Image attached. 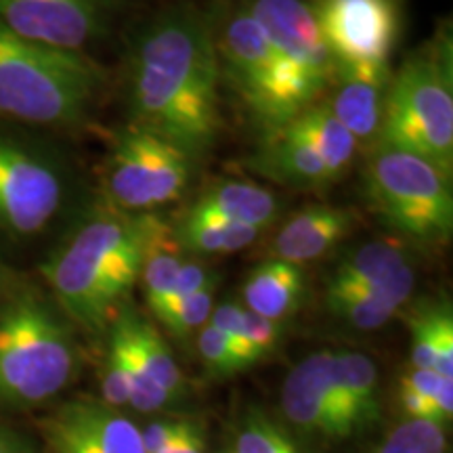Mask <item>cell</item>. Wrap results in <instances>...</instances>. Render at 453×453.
<instances>
[{"instance_id": "6da1fadb", "label": "cell", "mask_w": 453, "mask_h": 453, "mask_svg": "<svg viewBox=\"0 0 453 453\" xmlns=\"http://www.w3.org/2000/svg\"><path fill=\"white\" fill-rule=\"evenodd\" d=\"M220 67L212 17L177 4L147 19L128 53L127 99L130 127L156 134L202 162L217 145Z\"/></svg>"}, {"instance_id": "7a4b0ae2", "label": "cell", "mask_w": 453, "mask_h": 453, "mask_svg": "<svg viewBox=\"0 0 453 453\" xmlns=\"http://www.w3.org/2000/svg\"><path fill=\"white\" fill-rule=\"evenodd\" d=\"M157 219L107 208L78 225L44 260L41 273L70 319L88 332L110 324L139 280Z\"/></svg>"}, {"instance_id": "3957f363", "label": "cell", "mask_w": 453, "mask_h": 453, "mask_svg": "<svg viewBox=\"0 0 453 453\" xmlns=\"http://www.w3.org/2000/svg\"><path fill=\"white\" fill-rule=\"evenodd\" d=\"M101 82L88 57L30 42L0 24V116L70 127L84 120Z\"/></svg>"}, {"instance_id": "277c9868", "label": "cell", "mask_w": 453, "mask_h": 453, "mask_svg": "<svg viewBox=\"0 0 453 453\" xmlns=\"http://www.w3.org/2000/svg\"><path fill=\"white\" fill-rule=\"evenodd\" d=\"M78 372L70 327L36 294L0 307V405L30 410L55 399Z\"/></svg>"}, {"instance_id": "5b68a950", "label": "cell", "mask_w": 453, "mask_h": 453, "mask_svg": "<svg viewBox=\"0 0 453 453\" xmlns=\"http://www.w3.org/2000/svg\"><path fill=\"white\" fill-rule=\"evenodd\" d=\"M453 173L451 47L439 42L410 57L390 78L378 143Z\"/></svg>"}, {"instance_id": "8992f818", "label": "cell", "mask_w": 453, "mask_h": 453, "mask_svg": "<svg viewBox=\"0 0 453 453\" xmlns=\"http://www.w3.org/2000/svg\"><path fill=\"white\" fill-rule=\"evenodd\" d=\"M211 17L220 78H225L265 137H271L304 110L290 72L246 0L223 3Z\"/></svg>"}, {"instance_id": "52a82bcc", "label": "cell", "mask_w": 453, "mask_h": 453, "mask_svg": "<svg viewBox=\"0 0 453 453\" xmlns=\"http://www.w3.org/2000/svg\"><path fill=\"white\" fill-rule=\"evenodd\" d=\"M370 208L405 240L439 246L453 231L451 177L422 157L376 145L364 170Z\"/></svg>"}, {"instance_id": "ba28073f", "label": "cell", "mask_w": 453, "mask_h": 453, "mask_svg": "<svg viewBox=\"0 0 453 453\" xmlns=\"http://www.w3.org/2000/svg\"><path fill=\"white\" fill-rule=\"evenodd\" d=\"M194 162L174 145L139 128H127L107 156L104 194L120 212H151L174 202L189 183Z\"/></svg>"}, {"instance_id": "9c48e42d", "label": "cell", "mask_w": 453, "mask_h": 453, "mask_svg": "<svg viewBox=\"0 0 453 453\" xmlns=\"http://www.w3.org/2000/svg\"><path fill=\"white\" fill-rule=\"evenodd\" d=\"M317 26L340 76L388 82L401 34L399 0H315Z\"/></svg>"}, {"instance_id": "30bf717a", "label": "cell", "mask_w": 453, "mask_h": 453, "mask_svg": "<svg viewBox=\"0 0 453 453\" xmlns=\"http://www.w3.org/2000/svg\"><path fill=\"white\" fill-rule=\"evenodd\" d=\"M275 53L290 72L304 107L321 99L336 76L330 49L304 0H246Z\"/></svg>"}, {"instance_id": "8fae6325", "label": "cell", "mask_w": 453, "mask_h": 453, "mask_svg": "<svg viewBox=\"0 0 453 453\" xmlns=\"http://www.w3.org/2000/svg\"><path fill=\"white\" fill-rule=\"evenodd\" d=\"M64 177L49 157L0 137V229L30 237L47 229L64 203Z\"/></svg>"}, {"instance_id": "7c38bea8", "label": "cell", "mask_w": 453, "mask_h": 453, "mask_svg": "<svg viewBox=\"0 0 453 453\" xmlns=\"http://www.w3.org/2000/svg\"><path fill=\"white\" fill-rule=\"evenodd\" d=\"M116 7L118 0H0V24L30 42L81 53Z\"/></svg>"}, {"instance_id": "4fadbf2b", "label": "cell", "mask_w": 453, "mask_h": 453, "mask_svg": "<svg viewBox=\"0 0 453 453\" xmlns=\"http://www.w3.org/2000/svg\"><path fill=\"white\" fill-rule=\"evenodd\" d=\"M281 407L294 426L327 441L355 433L347 405L334 376V353L319 350L304 357L283 380Z\"/></svg>"}, {"instance_id": "5bb4252c", "label": "cell", "mask_w": 453, "mask_h": 453, "mask_svg": "<svg viewBox=\"0 0 453 453\" xmlns=\"http://www.w3.org/2000/svg\"><path fill=\"white\" fill-rule=\"evenodd\" d=\"M50 453H145L141 430L105 401L73 399L41 424Z\"/></svg>"}, {"instance_id": "9a60e30c", "label": "cell", "mask_w": 453, "mask_h": 453, "mask_svg": "<svg viewBox=\"0 0 453 453\" xmlns=\"http://www.w3.org/2000/svg\"><path fill=\"white\" fill-rule=\"evenodd\" d=\"M326 288L380 294L401 309L416 288V269L399 243L373 240L340 260Z\"/></svg>"}, {"instance_id": "2e32d148", "label": "cell", "mask_w": 453, "mask_h": 453, "mask_svg": "<svg viewBox=\"0 0 453 453\" xmlns=\"http://www.w3.org/2000/svg\"><path fill=\"white\" fill-rule=\"evenodd\" d=\"M355 217L347 208L313 203L294 214L271 242V258L292 265L311 263L338 246L353 231Z\"/></svg>"}, {"instance_id": "e0dca14e", "label": "cell", "mask_w": 453, "mask_h": 453, "mask_svg": "<svg viewBox=\"0 0 453 453\" xmlns=\"http://www.w3.org/2000/svg\"><path fill=\"white\" fill-rule=\"evenodd\" d=\"M189 219H219L267 229L280 217V202L267 187L225 180L206 189L185 212Z\"/></svg>"}, {"instance_id": "ac0fdd59", "label": "cell", "mask_w": 453, "mask_h": 453, "mask_svg": "<svg viewBox=\"0 0 453 453\" xmlns=\"http://www.w3.org/2000/svg\"><path fill=\"white\" fill-rule=\"evenodd\" d=\"M265 139L263 151L250 162L260 174L294 189H324L332 183L313 147L290 127Z\"/></svg>"}, {"instance_id": "d6986e66", "label": "cell", "mask_w": 453, "mask_h": 453, "mask_svg": "<svg viewBox=\"0 0 453 453\" xmlns=\"http://www.w3.org/2000/svg\"><path fill=\"white\" fill-rule=\"evenodd\" d=\"M388 82L364 81L355 76H334L330 84V99H321L330 107L334 116L342 122V127L353 134L357 145L378 143V134L382 127L384 104H387Z\"/></svg>"}, {"instance_id": "ffe728a7", "label": "cell", "mask_w": 453, "mask_h": 453, "mask_svg": "<svg viewBox=\"0 0 453 453\" xmlns=\"http://www.w3.org/2000/svg\"><path fill=\"white\" fill-rule=\"evenodd\" d=\"M304 298V273L298 265L267 258L257 265L243 283L246 309L281 324Z\"/></svg>"}, {"instance_id": "44dd1931", "label": "cell", "mask_w": 453, "mask_h": 453, "mask_svg": "<svg viewBox=\"0 0 453 453\" xmlns=\"http://www.w3.org/2000/svg\"><path fill=\"white\" fill-rule=\"evenodd\" d=\"M286 127H290L313 147L330 180H336L350 166L359 147L353 134L342 127V122L321 99L304 107Z\"/></svg>"}, {"instance_id": "7402d4cb", "label": "cell", "mask_w": 453, "mask_h": 453, "mask_svg": "<svg viewBox=\"0 0 453 453\" xmlns=\"http://www.w3.org/2000/svg\"><path fill=\"white\" fill-rule=\"evenodd\" d=\"M334 373L342 388L355 433L373 426L380 418V378L370 357L353 350L334 353Z\"/></svg>"}, {"instance_id": "603a6c76", "label": "cell", "mask_w": 453, "mask_h": 453, "mask_svg": "<svg viewBox=\"0 0 453 453\" xmlns=\"http://www.w3.org/2000/svg\"><path fill=\"white\" fill-rule=\"evenodd\" d=\"M208 324L217 327L234 344L248 367H252L273 353L280 347L283 336L281 324L252 313V311L240 307L235 303L219 304L212 311Z\"/></svg>"}, {"instance_id": "cb8c5ba5", "label": "cell", "mask_w": 453, "mask_h": 453, "mask_svg": "<svg viewBox=\"0 0 453 453\" xmlns=\"http://www.w3.org/2000/svg\"><path fill=\"white\" fill-rule=\"evenodd\" d=\"M183 254L185 252L180 250L177 237H174L173 225H168L164 219H157L154 234L147 242L143 267L139 275V280L143 281L147 307L154 315L166 307L174 280L183 265Z\"/></svg>"}, {"instance_id": "d4e9b609", "label": "cell", "mask_w": 453, "mask_h": 453, "mask_svg": "<svg viewBox=\"0 0 453 453\" xmlns=\"http://www.w3.org/2000/svg\"><path fill=\"white\" fill-rule=\"evenodd\" d=\"M118 321L122 324L124 332H127L128 336L130 347L137 353L139 361L143 364L147 373H150L156 380V384H160L170 396H174V399L179 401L180 396L185 395L187 382L162 334L157 332L150 321H143L141 317L133 313H122L118 317Z\"/></svg>"}, {"instance_id": "484cf974", "label": "cell", "mask_w": 453, "mask_h": 453, "mask_svg": "<svg viewBox=\"0 0 453 453\" xmlns=\"http://www.w3.org/2000/svg\"><path fill=\"white\" fill-rule=\"evenodd\" d=\"M180 250L189 254H234L246 250L258 240L263 229L250 225H237L219 219H189L183 217L173 225Z\"/></svg>"}, {"instance_id": "4316f807", "label": "cell", "mask_w": 453, "mask_h": 453, "mask_svg": "<svg viewBox=\"0 0 453 453\" xmlns=\"http://www.w3.org/2000/svg\"><path fill=\"white\" fill-rule=\"evenodd\" d=\"M110 349L116 353L120 359V365L127 376V387H128V405H133L134 410L141 413H151V411H164L168 407L177 403L174 396H170L160 384H156L154 378L147 373L143 364L139 361L137 353L130 347L127 332L120 321H113L111 327V338H110Z\"/></svg>"}, {"instance_id": "83f0119b", "label": "cell", "mask_w": 453, "mask_h": 453, "mask_svg": "<svg viewBox=\"0 0 453 453\" xmlns=\"http://www.w3.org/2000/svg\"><path fill=\"white\" fill-rule=\"evenodd\" d=\"M326 307L334 317L347 321L357 330H378L399 313V307L380 294L344 288H326Z\"/></svg>"}, {"instance_id": "f1b7e54d", "label": "cell", "mask_w": 453, "mask_h": 453, "mask_svg": "<svg viewBox=\"0 0 453 453\" xmlns=\"http://www.w3.org/2000/svg\"><path fill=\"white\" fill-rule=\"evenodd\" d=\"M219 280L208 283L194 296L180 300V303L168 307L164 313L157 315V321L173 334L174 338H189L191 334L202 330L211 321L214 311V294H217Z\"/></svg>"}, {"instance_id": "f546056e", "label": "cell", "mask_w": 453, "mask_h": 453, "mask_svg": "<svg viewBox=\"0 0 453 453\" xmlns=\"http://www.w3.org/2000/svg\"><path fill=\"white\" fill-rule=\"evenodd\" d=\"M231 453H303L263 411H252L237 430Z\"/></svg>"}, {"instance_id": "4dcf8cb0", "label": "cell", "mask_w": 453, "mask_h": 453, "mask_svg": "<svg viewBox=\"0 0 453 453\" xmlns=\"http://www.w3.org/2000/svg\"><path fill=\"white\" fill-rule=\"evenodd\" d=\"M378 453H447L445 428L428 420H405L390 430Z\"/></svg>"}, {"instance_id": "1f68e13d", "label": "cell", "mask_w": 453, "mask_h": 453, "mask_svg": "<svg viewBox=\"0 0 453 453\" xmlns=\"http://www.w3.org/2000/svg\"><path fill=\"white\" fill-rule=\"evenodd\" d=\"M197 353L202 357V364L211 376L229 378L243 370H248L246 361L237 353L234 344L220 334L217 327L206 324L197 336Z\"/></svg>"}, {"instance_id": "d6a6232c", "label": "cell", "mask_w": 453, "mask_h": 453, "mask_svg": "<svg viewBox=\"0 0 453 453\" xmlns=\"http://www.w3.org/2000/svg\"><path fill=\"white\" fill-rule=\"evenodd\" d=\"M441 307H430L411 319V364L418 370H433L434 365V340Z\"/></svg>"}, {"instance_id": "836d02e7", "label": "cell", "mask_w": 453, "mask_h": 453, "mask_svg": "<svg viewBox=\"0 0 453 453\" xmlns=\"http://www.w3.org/2000/svg\"><path fill=\"white\" fill-rule=\"evenodd\" d=\"M217 280H219V277L214 275L208 267H203V265L194 263V260H183V265H180V269L177 273V280H174L173 292H170L166 307H164L160 313H164V311H166L168 307H173V304L180 303V300L194 296L196 292L203 290L208 283H212ZM160 313H157V315H160Z\"/></svg>"}, {"instance_id": "e575fe53", "label": "cell", "mask_w": 453, "mask_h": 453, "mask_svg": "<svg viewBox=\"0 0 453 453\" xmlns=\"http://www.w3.org/2000/svg\"><path fill=\"white\" fill-rule=\"evenodd\" d=\"M101 395H104L101 401H105L111 407H122L128 403L127 376H124L120 359L111 349H107L104 365H101Z\"/></svg>"}, {"instance_id": "d590c367", "label": "cell", "mask_w": 453, "mask_h": 453, "mask_svg": "<svg viewBox=\"0 0 453 453\" xmlns=\"http://www.w3.org/2000/svg\"><path fill=\"white\" fill-rule=\"evenodd\" d=\"M433 370L441 378L453 380V317L449 304H443L437 324V340H434V365Z\"/></svg>"}, {"instance_id": "8d00e7d4", "label": "cell", "mask_w": 453, "mask_h": 453, "mask_svg": "<svg viewBox=\"0 0 453 453\" xmlns=\"http://www.w3.org/2000/svg\"><path fill=\"white\" fill-rule=\"evenodd\" d=\"M187 424V420H160L150 424L141 437H143V447L145 453H157L162 449L164 445H168L177 434L183 430V426Z\"/></svg>"}, {"instance_id": "74e56055", "label": "cell", "mask_w": 453, "mask_h": 453, "mask_svg": "<svg viewBox=\"0 0 453 453\" xmlns=\"http://www.w3.org/2000/svg\"><path fill=\"white\" fill-rule=\"evenodd\" d=\"M157 453H206V434L196 422L187 420L177 437Z\"/></svg>"}, {"instance_id": "f35d334b", "label": "cell", "mask_w": 453, "mask_h": 453, "mask_svg": "<svg viewBox=\"0 0 453 453\" xmlns=\"http://www.w3.org/2000/svg\"><path fill=\"white\" fill-rule=\"evenodd\" d=\"M0 453H32L24 439L7 428H0Z\"/></svg>"}, {"instance_id": "ab89813d", "label": "cell", "mask_w": 453, "mask_h": 453, "mask_svg": "<svg viewBox=\"0 0 453 453\" xmlns=\"http://www.w3.org/2000/svg\"><path fill=\"white\" fill-rule=\"evenodd\" d=\"M0 281H3V280H0Z\"/></svg>"}]
</instances>
